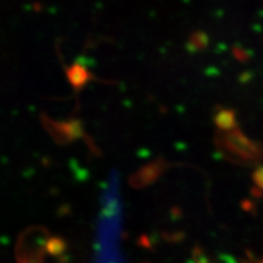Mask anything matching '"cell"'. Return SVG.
<instances>
[{
  "label": "cell",
  "instance_id": "obj_1",
  "mask_svg": "<svg viewBox=\"0 0 263 263\" xmlns=\"http://www.w3.org/2000/svg\"><path fill=\"white\" fill-rule=\"evenodd\" d=\"M219 144L230 155L241 160H255L259 155V150L255 144L238 130L226 132Z\"/></svg>",
  "mask_w": 263,
  "mask_h": 263
},
{
  "label": "cell",
  "instance_id": "obj_2",
  "mask_svg": "<svg viewBox=\"0 0 263 263\" xmlns=\"http://www.w3.org/2000/svg\"><path fill=\"white\" fill-rule=\"evenodd\" d=\"M43 124L47 128L49 134L57 140L59 144H68L72 141L80 139L84 137L83 126H82L80 120H70L64 121V122H58V121L51 120L50 117H43Z\"/></svg>",
  "mask_w": 263,
  "mask_h": 263
},
{
  "label": "cell",
  "instance_id": "obj_3",
  "mask_svg": "<svg viewBox=\"0 0 263 263\" xmlns=\"http://www.w3.org/2000/svg\"><path fill=\"white\" fill-rule=\"evenodd\" d=\"M164 170H166V162L162 159L147 163L146 166L138 171L136 174H133V177L130 178L132 185L136 186V188L149 185V184L154 183L156 179L160 178Z\"/></svg>",
  "mask_w": 263,
  "mask_h": 263
},
{
  "label": "cell",
  "instance_id": "obj_4",
  "mask_svg": "<svg viewBox=\"0 0 263 263\" xmlns=\"http://www.w3.org/2000/svg\"><path fill=\"white\" fill-rule=\"evenodd\" d=\"M66 74H67L68 82H70L76 90L83 89L88 82L93 78L89 70L85 66L81 65L80 62H76V64L70 66L66 70Z\"/></svg>",
  "mask_w": 263,
  "mask_h": 263
},
{
  "label": "cell",
  "instance_id": "obj_5",
  "mask_svg": "<svg viewBox=\"0 0 263 263\" xmlns=\"http://www.w3.org/2000/svg\"><path fill=\"white\" fill-rule=\"evenodd\" d=\"M215 122L219 129L230 132L235 129V116L232 111L222 110L216 115Z\"/></svg>",
  "mask_w": 263,
  "mask_h": 263
},
{
  "label": "cell",
  "instance_id": "obj_6",
  "mask_svg": "<svg viewBox=\"0 0 263 263\" xmlns=\"http://www.w3.org/2000/svg\"><path fill=\"white\" fill-rule=\"evenodd\" d=\"M190 44L193 45V48H203L206 44V38L202 33H195L194 37L190 39Z\"/></svg>",
  "mask_w": 263,
  "mask_h": 263
},
{
  "label": "cell",
  "instance_id": "obj_7",
  "mask_svg": "<svg viewBox=\"0 0 263 263\" xmlns=\"http://www.w3.org/2000/svg\"><path fill=\"white\" fill-rule=\"evenodd\" d=\"M254 182L259 189L263 190V167L256 170V172L254 173Z\"/></svg>",
  "mask_w": 263,
  "mask_h": 263
},
{
  "label": "cell",
  "instance_id": "obj_8",
  "mask_svg": "<svg viewBox=\"0 0 263 263\" xmlns=\"http://www.w3.org/2000/svg\"><path fill=\"white\" fill-rule=\"evenodd\" d=\"M256 263H263V258H262V259H259V261H257Z\"/></svg>",
  "mask_w": 263,
  "mask_h": 263
}]
</instances>
